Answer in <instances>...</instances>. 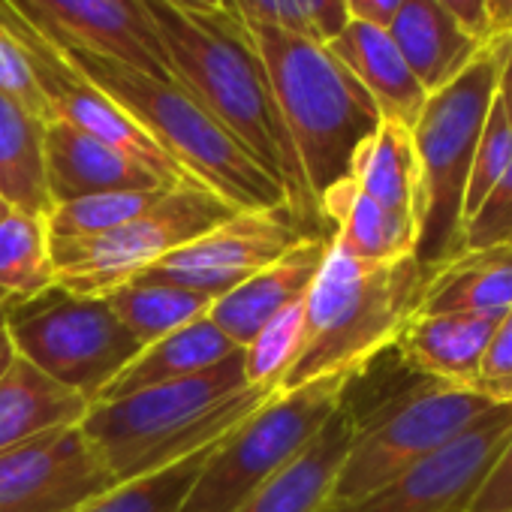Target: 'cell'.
Returning <instances> with one entry per match:
<instances>
[{"label": "cell", "mask_w": 512, "mask_h": 512, "mask_svg": "<svg viewBox=\"0 0 512 512\" xmlns=\"http://www.w3.org/2000/svg\"><path fill=\"white\" fill-rule=\"evenodd\" d=\"M145 10L160 34L169 76L284 187L293 214L311 235H332L305 184L266 64L244 19L232 10H184L166 0H145Z\"/></svg>", "instance_id": "1"}, {"label": "cell", "mask_w": 512, "mask_h": 512, "mask_svg": "<svg viewBox=\"0 0 512 512\" xmlns=\"http://www.w3.org/2000/svg\"><path fill=\"white\" fill-rule=\"evenodd\" d=\"M272 395L247 383L238 350L202 374L91 404L79 428L112 479L130 482L214 446Z\"/></svg>", "instance_id": "2"}, {"label": "cell", "mask_w": 512, "mask_h": 512, "mask_svg": "<svg viewBox=\"0 0 512 512\" xmlns=\"http://www.w3.org/2000/svg\"><path fill=\"white\" fill-rule=\"evenodd\" d=\"M428 275L416 256L362 263L332 241L305 299V350L278 392L359 377L419 314Z\"/></svg>", "instance_id": "3"}, {"label": "cell", "mask_w": 512, "mask_h": 512, "mask_svg": "<svg viewBox=\"0 0 512 512\" xmlns=\"http://www.w3.org/2000/svg\"><path fill=\"white\" fill-rule=\"evenodd\" d=\"M247 28L266 64L305 184L320 208V199L350 178L359 148L377 133L383 115L356 76L323 43L269 25Z\"/></svg>", "instance_id": "4"}, {"label": "cell", "mask_w": 512, "mask_h": 512, "mask_svg": "<svg viewBox=\"0 0 512 512\" xmlns=\"http://www.w3.org/2000/svg\"><path fill=\"white\" fill-rule=\"evenodd\" d=\"M64 61L109 94L190 181H199L235 211L290 205L284 187L178 82L154 79L85 49H67Z\"/></svg>", "instance_id": "5"}, {"label": "cell", "mask_w": 512, "mask_h": 512, "mask_svg": "<svg viewBox=\"0 0 512 512\" xmlns=\"http://www.w3.org/2000/svg\"><path fill=\"white\" fill-rule=\"evenodd\" d=\"M500 40H491L473 64L446 88L428 94L416 124L410 127L419 166V238L416 260L437 269L464 238V193L473 154L497 91Z\"/></svg>", "instance_id": "6"}, {"label": "cell", "mask_w": 512, "mask_h": 512, "mask_svg": "<svg viewBox=\"0 0 512 512\" xmlns=\"http://www.w3.org/2000/svg\"><path fill=\"white\" fill-rule=\"evenodd\" d=\"M350 380L329 377L275 392L208 455L181 512H235L314 443L341 407Z\"/></svg>", "instance_id": "7"}, {"label": "cell", "mask_w": 512, "mask_h": 512, "mask_svg": "<svg viewBox=\"0 0 512 512\" xmlns=\"http://www.w3.org/2000/svg\"><path fill=\"white\" fill-rule=\"evenodd\" d=\"M494 404L500 401L476 389L422 380L416 389L389 395L368 416L353 410L356 431L323 509L347 506L371 494L410 464L452 443Z\"/></svg>", "instance_id": "8"}, {"label": "cell", "mask_w": 512, "mask_h": 512, "mask_svg": "<svg viewBox=\"0 0 512 512\" xmlns=\"http://www.w3.org/2000/svg\"><path fill=\"white\" fill-rule=\"evenodd\" d=\"M235 208L199 181L175 184L154 208L124 226L76 241H52L55 287L103 299L142 278L163 256L223 223Z\"/></svg>", "instance_id": "9"}, {"label": "cell", "mask_w": 512, "mask_h": 512, "mask_svg": "<svg viewBox=\"0 0 512 512\" xmlns=\"http://www.w3.org/2000/svg\"><path fill=\"white\" fill-rule=\"evenodd\" d=\"M7 332L22 359L88 404H97L142 350L106 299L73 296L61 287L22 302L7 320Z\"/></svg>", "instance_id": "10"}, {"label": "cell", "mask_w": 512, "mask_h": 512, "mask_svg": "<svg viewBox=\"0 0 512 512\" xmlns=\"http://www.w3.org/2000/svg\"><path fill=\"white\" fill-rule=\"evenodd\" d=\"M311 232L290 205L247 208L181 244L136 281H163L220 299L296 247Z\"/></svg>", "instance_id": "11"}, {"label": "cell", "mask_w": 512, "mask_h": 512, "mask_svg": "<svg viewBox=\"0 0 512 512\" xmlns=\"http://www.w3.org/2000/svg\"><path fill=\"white\" fill-rule=\"evenodd\" d=\"M509 434L512 404L500 401L452 443L410 464L371 494L320 512H467Z\"/></svg>", "instance_id": "12"}, {"label": "cell", "mask_w": 512, "mask_h": 512, "mask_svg": "<svg viewBox=\"0 0 512 512\" xmlns=\"http://www.w3.org/2000/svg\"><path fill=\"white\" fill-rule=\"evenodd\" d=\"M112 485L79 425L0 455V512H79Z\"/></svg>", "instance_id": "13"}, {"label": "cell", "mask_w": 512, "mask_h": 512, "mask_svg": "<svg viewBox=\"0 0 512 512\" xmlns=\"http://www.w3.org/2000/svg\"><path fill=\"white\" fill-rule=\"evenodd\" d=\"M49 43L64 55L85 49L130 64L154 79L175 82L166 70L160 34L145 0H28Z\"/></svg>", "instance_id": "14"}, {"label": "cell", "mask_w": 512, "mask_h": 512, "mask_svg": "<svg viewBox=\"0 0 512 512\" xmlns=\"http://www.w3.org/2000/svg\"><path fill=\"white\" fill-rule=\"evenodd\" d=\"M329 244H332V235L302 238L269 269L256 272L232 293L214 299L205 317L235 347H247L253 341V335L260 332L275 314H281L287 305L308 296V290L326 260V253H329Z\"/></svg>", "instance_id": "15"}, {"label": "cell", "mask_w": 512, "mask_h": 512, "mask_svg": "<svg viewBox=\"0 0 512 512\" xmlns=\"http://www.w3.org/2000/svg\"><path fill=\"white\" fill-rule=\"evenodd\" d=\"M37 76H40V85H43V91L49 97L52 121H64V124L100 139L103 145L133 157L136 163H142L145 169H151L157 178H163L172 187L181 184V181H190L166 157V151L109 94L94 88L70 64H64L58 70L37 73Z\"/></svg>", "instance_id": "16"}, {"label": "cell", "mask_w": 512, "mask_h": 512, "mask_svg": "<svg viewBox=\"0 0 512 512\" xmlns=\"http://www.w3.org/2000/svg\"><path fill=\"white\" fill-rule=\"evenodd\" d=\"M43 172L52 205L73 202L97 193L172 187L133 157L103 145L100 139L64 124L49 121L43 133Z\"/></svg>", "instance_id": "17"}, {"label": "cell", "mask_w": 512, "mask_h": 512, "mask_svg": "<svg viewBox=\"0 0 512 512\" xmlns=\"http://www.w3.org/2000/svg\"><path fill=\"white\" fill-rule=\"evenodd\" d=\"M497 323L494 317L470 314H416L392 350L422 380L473 389Z\"/></svg>", "instance_id": "18"}, {"label": "cell", "mask_w": 512, "mask_h": 512, "mask_svg": "<svg viewBox=\"0 0 512 512\" xmlns=\"http://www.w3.org/2000/svg\"><path fill=\"white\" fill-rule=\"evenodd\" d=\"M386 31L425 94L446 88L488 46L464 31L437 0H401Z\"/></svg>", "instance_id": "19"}, {"label": "cell", "mask_w": 512, "mask_h": 512, "mask_svg": "<svg viewBox=\"0 0 512 512\" xmlns=\"http://www.w3.org/2000/svg\"><path fill=\"white\" fill-rule=\"evenodd\" d=\"M326 49L356 76L386 121L404 124L407 130L416 124L428 94L416 82L386 28L350 19L347 28L332 43H326Z\"/></svg>", "instance_id": "20"}, {"label": "cell", "mask_w": 512, "mask_h": 512, "mask_svg": "<svg viewBox=\"0 0 512 512\" xmlns=\"http://www.w3.org/2000/svg\"><path fill=\"white\" fill-rule=\"evenodd\" d=\"M512 311V244L470 247L431 269L419 314L503 320Z\"/></svg>", "instance_id": "21"}, {"label": "cell", "mask_w": 512, "mask_h": 512, "mask_svg": "<svg viewBox=\"0 0 512 512\" xmlns=\"http://www.w3.org/2000/svg\"><path fill=\"white\" fill-rule=\"evenodd\" d=\"M356 431L353 407L347 395L314 443L272 482H266L253 497H247L235 512H320L332 494L338 470L347 458Z\"/></svg>", "instance_id": "22"}, {"label": "cell", "mask_w": 512, "mask_h": 512, "mask_svg": "<svg viewBox=\"0 0 512 512\" xmlns=\"http://www.w3.org/2000/svg\"><path fill=\"white\" fill-rule=\"evenodd\" d=\"M91 404L16 356L0 377V455L82 425Z\"/></svg>", "instance_id": "23"}, {"label": "cell", "mask_w": 512, "mask_h": 512, "mask_svg": "<svg viewBox=\"0 0 512 512\" xmlns=\"http://www.w3.org/2000/svg\"><path fill=\"white\" fill-rule=\"evenodd\" d=\"M320 214L332 229V241L362 263H392L416 256L419 229L368 199L350 178L320 199Z\"/></svg>", "instance_id": "24"}, {"label": "cell", "mask_w": 512, "mask_h": 512, "mask_svg": "<svg viewBox=\"0 0 512 512\" xmlns=\"http://www.w3.org/2000/svg\"><path fill=\"white\" fill-rule=\"evenodd\" d=\"M241 347H235L208 317L148 344L139 350V356L106 386L100 401H115L142 389H154L163 383H175L193 374H202L223 359L235 356ZM97 401V404H100Z\"/></svg>", "instance_id": "25"}, {"label": "cell", "mask_w": 512, "mask_h": 512, "mask_svg": "<svg viewBox=\"0 0 512 512\" xmlns=\"http://www.w3.org/2000/svg\"><path fill=\"white\" fill-rule=\"evenodd\" d=\"M350 181L380 208L419 229V166L404 124L380 121L377 133L359 148Z\"/></svg>", "instance_id": "26"}, {"label": "cell", "mask_w": 512, "mask_h": 512, "mask_svg": "<svg viewBox=\"0 0 512 512\" xmlns=\"http://www.w3.org/2000/svg\"><path fill=\"white\" fill-rule=\"evenodd\" d=\"M43 133L40 118L0 94V196L13 208L46 217L52 202L43 172Z\"/></svg>", "instance_id": "27"}, {"label": "cell", "mask_w": 512, "mask_h": 512, "mask_svg": "<svg viewBox=\"0 0 512 512\" xmlns=\"http://www.w3.org/2000/svg\"><path fill=\"white\" fill-rule=\"evenodd\" d=\"M121 326L142 344H154L196 320H202L211 308V296L184 290L163 281H130L109 296H103Z\"/></svg>", "instance_id": "28"}, {"label": "cell", "mask_w": 512, "mask_h": 512, "mask_svg": "<svg viewBox=\"0 0 512 512\" xmlns=\"http://www.w3.org/2000/svg\"><path fill=\"white\" fill-rule=\"evenodd\" d=\"M55 287L46 217L13 208L0 220V290L28 302Z\"/></svg>", "instance_id": "29"}, {"label": "cell", "mask_w": 512, "mask_h": 512, "mask_svg": "<svg viewBox=\"0 0 512 512\" xmlns=\"http://www.w3.org/2000/svg\"><path fill=\"white\" fill-rule=\"evenodd\" d=\"M172 187H151V190H118V193H97L82 196L73 202L52 205L46 214L49 241H76L94 238L124 226L127 220L154 208Z\"/></svg>", "instance_id": "30"}, {"label": "cell", "mask_w": 512, "mask_h": 512, "mask_svg": "<svg viewBox=\"0 0 512 512\" xmlns=\"http://www.w3.org/2000/svg\"><path fill=\"white\" fill-rule=\"evenodd\" d=\"M223 440H217L214 446H208L190 458L175 461L172 467H163L157 473H148V476H139L130 482H118L109 491H103L100 497H94L91 503H85L79 512H181L184 497H187L190 485L196 482L202 464Z\"/></svg>", "instance_id": "31"}, {"label": "cell", "mask_w": 512, "mask_h": 512, "mask_svg": "<svg viewBox=\"0 0 512 512\" xmlns=\"http://www.w3.org/2000/svg\"><path fill=\"white\" fill-rule=\"evenodd\" d=\"M305 299L287 305L253 335L247 347H241L244 377L250 386L278 392L290 368L299 362L305 350Z\"/></svg>", "instance_id": "32"}, {"label": "cell", "mask_w": 512, "mask_h": 512, "mask_svg": "<svg viewBox=\"0 0 512 512\" xmlns=\"http://www.w3.org/2000/svg\"><path fill=\"white\" fill-rule=\"evenodd\" d=\"M247 25H269L314 43H332L350 22L347 0H226Z\"/></svg>", "instance_id": "33"}, {"label": "cell", "mask_w": 512, "mask_h": 512, "mask_svg": "<svg viewBox=\"0 0 512 512\" xmlns=\"http://www.w3.org/2000/svg\"><path fill=\"white\" fill-rule=\"evenodd\" d=\"M512 163V124L497 100H491L476 154H473V166H470V181H467V193H464V223L470 220V214L482 205V199L491 193V187L503 178V172Z\"/></svg>", "instance_id": "34"}, {"label": "cell", "mask_w": 512, "mask_h": 512, "mask_svg": "<svg viewBox=\"0 0 512 512\" xmlns=\"http://www.w3.org/2000/svg\"><path fill=\"white\" fill-rule=\"evenodd\" d=\"M0 94L16 100L22 109H28L43 124L52 121V106L40 85L34 58L4 31H0Z\"/></svg>", "instance_id": "35"}, {"label": "cell", "mask_w": 512, "mask_h": 512, "mask_svg": "<svg viewBox=\"0 0 512 512\" xmlns=\"http://www.w3.org/2000/svg\"><path fill=\"white\" fill-rule=\"evenodd\" d=\"M497 244H512V163L482 199V205L470 214L461 238V250Z\"/></svg>", "instance_id": "36"}, {"label": "cell", "mask_w": 512, "mask_h": 512, "mask_svg": "<svg viewBox=\"0 0 512 512\" xmlns=\"http://www.w3.org/2000/svg\"><path fill=\"white\" fill-rule=\"evenodd\" d=\"M0 31L10 34L37 64V73L64 67V55L49 43L40 16L28 7V0H0Z\"/></svg>", "instance_id": "37"}, {"label": "cell", "mask_w": 512, "mask_h": 512, "mask_svg": "<svg viewBox=\"0 0 512 512\" xmlns=\"http://www.w3.org/2000/svg\"><path fill=\"white\" fill-rule=\"evenodd\" d=\"M473 389L488 395L491 401L512 404V311L497 323V332L491 338V347L485 353V362Z\"/></svg>", "instance_id": "38"}, {"label": "cell", "mask_w": 512, "mask_h": 512, "mask_svg": "<svg viewBox=\"0 0 512 512\" xmlns=\"http://www.w3.org/2000/svg\"><path fill=\"white\" fill-rule=\"evenodd\" d=\"M467 512H512V434L491 461Z\"/></svg>", "instance_id": "39"}, {"label": "cell", "mask_w": 512, "mask_h": 512, "mask_svg": "<svg viewBox=\"0 0 512 512\" xmlns=\"http://www.w3.org/2000/svg\"><path fill=\"white\" fill-rule=\"evenodd\" d=\"M437 4L461 22L464 31H470L476 40L491 43L488 37V16H485V0H437Z\"/></svg>", "instance_id": "40"}, {"label": "cell", "mask_w": 512, "mask_h": 512, "mask_svg": "<svg viewBox=\"0 0 512 512\" xmlns=\"http://www.w3.org/2000/svg\"><path fill=\"white\" fill-rule=\"evenodd\" d=\"M398 7H401V0H347V13L353 22H365L377 28H389Z\"/></svg>", "instance_id": "41"}, {"label": "cell", "mask_w": 512, "mask_h": 512, "mask_svg": "<svg viewBox=\"0 0 512 512\" xmlns=\"http://www.w3.org/2000/svg\"><path fill=\"white\" fill-rule=\"evenodd\" d=\"M497 100L512 124V37L500 40V70H497Z\"/></svg>", "instance_id": "42"}, {"label": "cell", "mask_w": 512, "mask_h": 512, "mask_svg": "<svg viewBox=\"0 0 512 512\" xmlns=\"http://www.w3.org/2000/svg\"><path fill=\"white\" fill-rule=\"evenodd\" d=\"M485 16L491 40L512 37V0H485Z\"/></svg>", "instance_id": "43"}, {"label": "cell", "mask_w": 512, "mask_h": 512, "mask_svg": "<svg viewBox=\"0 0 512 512\" xmlns=\"http://www.w3.org/2000/svg\"><path fill=\"white\" fill-rule=\"evenodd\" d=\"M16 347H13V341H10V332H7V326L0 329V377H4L7 371H10V365L16 362Z\"/></svg>", "instance_id": "44"}, {"label": "cell", "mask_w": 512, "mask_h": 512, "mask_svg": "<svg viewBox=\"0 0 512 512\" xmlns=\"http://www.w3.org/2000/svg\"><path fill=\"white\" fill-rule=\"evenodd\" d=\"M172 7H184V10H229L226 0H166Z\"/></svg>", "instance_id": "45"}, {"label": "cell", "mask_w": 512, "mask_h": 512, "mask_svg": "<svg viewBox=\"0 0 512 512\" xmlns=\"http://www.w3.org/2000/svg\"><path fill=\"white\" fill-rule=\"evenodd\" d=\"M22 305V299H16V296H10V293H4L0 290V329L7 326V320L13 317V311Z\"/></svg>", "instance_id": "46"}, {"label": "cell", "mask_w": 512, "mask_h": 512, "mask_svg": "<svg viewBox=\"0 0 512 512\" xmlns=\"http://www.w3.org/2000/svg\"><path fill=\"white\" fill-rule=\"evenodd\" d=\"M10 211H13V205H10V202H7L4 196H0V220H4V217H7Z\"/></svg>", "instance_id": "47"}]
</instances>
